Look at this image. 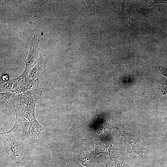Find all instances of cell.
<instances>
[{"label":"cell","mask_w":167,"mask_h":167,"mask_svg":"<svg viewBox=\"0 0 167 167\" xmlns=\"http://www.w3.org/2000/svg\"><path fill=\"white\" fill-rule=\"evenodd\" d=\"M16 94L13 92H0V103L1 107H9L11 105L13 99Z\"/></svg>","instance_id":"cell-6"},{"label":"cell","mask_w":167,"mask_h":167,"mask_svg":"<svg viewBox=\"0 0 167 167\" xmlns=\"http://www.w3.org/2000/svg\"><path fill=\"white\" fill-rule=\"evenodd\" d=\"M83 165L86 166H91L92 161L88 157L81 158L78 161Z\"/></svg>","instance_id":"cell-8"},{"label":"cell","mask_w":167,"mask_h":167,"mask_svg":"<svg viewBox=\"0 0 167 167\" xmlns=\"http://www.w3.org/2000/svg\"><path fill=\"white\" fill-rule=\"evenodd\" d=\"M13 85V83L11 79H10L6 81H3L0 80V92H12Z\"/></svg>","instance_id":"cell-7"},{"label":"cell","mask_w":167,"mask_h":167,"mask_svg":"<svg viewBox=\"0 0 167 167\" xmlns=\"http://www.w3.org/2000/svg\"><path fill=\"white\" fill-rule=\"evenodd\" d=\"M159 70L161 74L167 77V68L161 66H159Z\"/></svg>","instance_id":"cell-11"},{"label":"cell","mask_w":167,"mask_h":167,"mask_svg":"<svg viewBox=\"0 0 167 167\" xmlns=\"http://www.w3.org/2000/svg\"><path fill=\"white\" fill-rule=\"evenodd\" d=\"M66 167H84L81 165L77 161H71Z\"/></svg>","instance_id":"cell-10"},{"label":"cell","mask_w":167,"mask_h":167,"mask_svg":"<svg viewBox=\"0 0 167 167\" xmlns=\"http://www.w3.org/2000/svg\"><path fill=\"white\" fill-rule=\"evenodd\" d=\"M120 135L123 136L131 145L132 148V151L139 156L143 161V153L145 149L141 145L138 139L135 136L122 129L118 130Z\"/></svg>","instance_id":"cell-4"},{"label":"cell","mask_w":167,"mask_h":167,"mask_svg":"<svg viewBox=\"0 0 167 167\" xmlns=\"http://www.w3.org/2000/svg\"><path fill=\"white\" fill-rule=\"evenodd\" d=\"M9 79V75L6 74H4L0 77V80L3 81H8Z\"/></svg>","instance_id":"cell-13"},{"label":"cell","mask_w":167,"mask_h":167,"mask_svg":"<svg viewBox=\"0 0 167 167\" xmlns=\"http://www.w3.org/2000/svg\"><path fill=\"white\" fill-rule=\"evenodd\" d=\"M132 7L129 2L124 1L119 14V17L121 19V28L126 33H129L132 28L130 20L131 15Z\"/></svg>","instance_id":"cell-3"},{"label":"cell","mask_w":167,"mask_h":167,"mask_svg":"<svg viewBox=\"0 0 167 167\" xmlns=\"http://www.w3.org/2000/svg\"><path fill=\"white\" fill-rule=\"evenodd\" d=\"M43 62V59L40 58L36 65L32 68L29 72L28 76L31 83L32 88L35 84L39 85L43 80L44 76Z\"/></svg>","instance_id":"cell-5"},{"label":"cell","mask_w":167,"mask_h":167,"mask_svg":"<svg viewBox=\"0 0 167 167\" xmlns=\"http://www.w3.org/2000/svg\"><path fill=\"white\" fill-rule=\"evenodd\" d=\"M31 69L25 67L22 73L18 77L11 79L13 83L12 92L16 94L22 93L32 88L28 74Z\"/></svg>","instance_id":"cell-2"},{"label":"cell","mask_w":167,"mask_h":167,"mask_svg":"<svg viewBox=\"0 0 167 167\" xmlns=\"http://www.w3.org/2000/svg\"><path fill=\"white\" fill-rule=\"evenodd\" d=\"M162 92H164L163 94H167V80L162 84V88L161 89Z\"/></svg>","instance_id":"cell-12"},{"label":"cell","mask_w":167,"mask_h":167,"mask_svg":"<svg viewBox=\"0 0 167 167\" xmlns=\"http://www.w3.org/2000/svg\"><path fill=\"white\" fill-rule=\"evenodd\" d=\"M88 4L91 16L95 15V12L94 8V0H86Z\"/></svg>","instance_id":"cell-9"},{"label":"cell","mask_w":167,"mask_h":167,"mask_svg":"<svg viewBox=\"0 0 167 167\" xmlns=\"http://www.w3.org/2000/svg\"><path fill=\"white\" fill-rule=\"evenodd\" d=\"M4 148L8 155L17 163H20L24 159L25 153L24 148L16 140L13 136L6 139Z\"/></svg>","instance_id":"cell-1"}]
</instances>
